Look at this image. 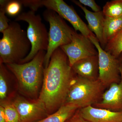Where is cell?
<instances>
[{"label": "cell", "mask_w": 122, "mask_h": 122, "mask_svg": "<svg viewBox=\"0 0 122 122\" xmlns=\"http://www.w3.org/2000/svg\"><path fill=\"white\" fill-rule=\"evenodd\" d=\"M68 57L61 48L53 53L48 67L44 69L43 84L39 99L48 113L58 110L65 100L71 82L76 75Z\"/></svg>", "instance_id": "cell-1"}, {"label": "cell", "mask_w": 122, "mask_h": 122, "mask_svg": "<svg viewBox=\"0 0 122 122\" xmlns=\"http://www.w3.org/2000/svg\"><path fill=\"white\" fill-rule=\"evenodd\" d=\"M2 34L0 40V63H20L31 51L27 32L15 21L10 22Z\"/></svg>", "instance_id": "cell-2"}, {"label": "cell", "mask_w": 122, "mask_h": 122, "mask_svg": "<svg viewBox=\"0 0 122 122\" xmlns=\"http://www.w3.org/2000/svg\"><path fill=\"white\" fill-rule=\"evenodd\" d=\"M46 53L44 51H39L31 61L26 63L5 64L17 80L20 88L30 96L37 93L43 79Z\"/></svg>", "instance_id": "cell-3"}, {"label": "cell", "mask_w": 122, "mask_h": 122, "mask_svg": "<svg viewBox=\"0 0 122 122\" xmlns=\"http://www.w3.org/2000/svg\"><path fill=\"white\" fill-rule=\"evenodd\" d=\"M106 88L98 79L92 81L76 75L63 104L73 105L78 109L93 106L99 102Z\"/></svg>", "instance_id": "cell-4"}, {"label": "cell", "mask_w": 122, "mask_h": 122, "mask_svg": "<svg viewBox=\"0 0 122 122\" xmlns=\"http://www.w3.org/2000/svg\"><path fill=\"white\" fill-rule=\"evenodd\" d=\"M44 19L49 22V44L44 61L45 69L48 67L53 53L57 48L70 43L76 31L66 23L56 12L47 9L43 13Z\"/></svg>", "instance_id": "cell-5"}, {"label": "cell", "mask_w": 122, "mask_h": 122, "mask_svg": "<svg viewBox=\"0 0 122 122\" xmlns=\"http://www.w3.org/2000/svg\"><path fill=\"white\" fill-rule=\"evenodd\" d=\"M25 21L28 24L27 36L31 45L29 54L20 63L28 62L32 60L41 51H46L49 44V32L42 21L41 17L35 12L29 11L20 14L15 21Z\"/></svg>", "instance_id": "cell-6"}, {"label": "cell", "mask_w": 122, "mask_h": 122, "mask_svg": "<svg viewBox=\"0 0 122 122\" xmlns=\"http://www.w3.org/2000/svg\"><path fill=\"white\" fill-rule=\"evenodd\" d=\"M89 38L98 52V80L106 88L112 83L119 82L121 80V63L119 58L105 51L100 46L94 34H92Z\"/></svg>", "instance_id": "cell-7"}, {"label": "cell", "mask_w": 122, "mask_h": 122, "mask_svg": "<svg viewBox=\"0 0 122 122\" xmlns=\"http://www.w3.org/2000/svg\"><path fill=\"white\" fill-rule=\"evenodd\" d=\"M39 8L45 6L48 9L56 12L63 19L72 25L75 31H79L82 35L89 37L94 34L77 14L73 8L62 0H37Z\"/></svg>", "instance_id": "cell-8"}, {"label": "cell", "mask_w": 122, "mask_h": 122, "mask_svg": "<svg viewBox=\"0 0 122 122\" xmlns=\"http://www.w3.org/2000/svg\"><path fill=\"white\" fill-rule=\"evenodd\" d=\"M60 48L68 57L71 67L79 60L98 54L96 47L89 37L77 32L70 43Z\"/></svg>", "instance_id": "cell-9"}, {"label": "cell", "mask_w": 122, "mask_h": 122, "mask_svg": "<svg viewBox=\"0 0 122 122\" xmlns=\"http://www.w3.org/2000/svg\"><path fill=\"white\" fill-rule=\"evenodd\" d=\"M12 102L19 114L20 122H36L49 115L44 103L39 99L30 101L17 96Z\"/></svg>", "instance_id": "cell-10"}, {"label": "cell", "mask_w": 122, "mask_h": 122, "mask_svg": "<svg viewBox=\"0 0 122 122\" xmlns=\"http://www.w3.org/2000/svg\"><path fill=\"white\" fill-rule=\"evenodd\" d=\"M121 80L111 84L105 90L99 102L92 106L111 111L122 112V66L120 67Z\"/></svg>", "instance_id": "cell-11"}, {"label": "cell", "mask_w": 122, "mask_h": 122, "mask_svg": "<svg viewBox=\"0 0 122 122\" xmlns=\"http://www.w3.org/2000/svg\"><path fill=\"white\" fill-rule=\"evenodd\" d=\"M79 110L83 117L90 122H122V112H116L91 106Z\"/></svg>", "instance_id": "cell-12"}, {"label": "cell", "mask_w": 122, "mask_h": 122, "mask_svg": "<svg viewBox=\"0 0 122 122\" xmlns=\"http://www.w3.org/2000/svg\"><path fill=\"white\" fill-rule=\"evenodd\" d=\"M72 68L77 76L92 81L98 80L99 75L98 54L78 61Z\"/></svg>", "instance_id": "cell-13"}, {"label": "cell", "mask_w": 122, "mask_h": 122, "mask_svg": "<svg viewBox=\"0 0 122 122\" xmlns=\"http://www.w3.org/2000/svg\"><path fill=\"white\" fill-rule=\"evenodd\" d=\"M72 1L80 7L84 12L85 17L88 22V28L91 32L94 33L100 46L103 49H104L103 29L105 16L102 11L97 12H93L88 10L79 1L73 0Z\"/></svg>", "instance_id": "cell-14"}, {"label": "cell", "mask_w": 122, "mask_h": 122, "mask_svg": "<svg viewBox=\"0 0 122 122\" xmlns=\"http://www.w3.org/2000/svg\"><path fill=\"white\" fill-rule=\"evenodd\" d=\"M122 29V17L116 18L105 17L103 29L104 48L107 43Z\"/></svg>", "instance_id": "cell-15"}, {"label": "cell", "mask_w": 122, "mask_h": 122, "mask_svg": "<svg viewBox=\"0 0 122 122\" xmlns=\"http://www.w3.org/2000/svg\"><path fill=\"white\" fill-rule=\"evenodd\" d=\"M78 109L73 105L63 104L54 113L36 122H65Z\"/></svg>", "instance_id": "cell-16"}, {"label": "cell", "mask_w": 122, "mask_h": 122, "mask_svg": "<svg viewBox=\"0 0 122 122\" xmlns=\"http://www.w3.org/2000/svg\"><path fill=\"white\" fill-rule=\"evenodd\" d=\"M103 49L118 58L122 53V29L107 43Z\"/></svg>", "instance_id": "cell-17"}, {"label": "cell", "mask_w": 122, "mask_h": 122, "mask_svg": "<svg viewBox=\"0 0 122 122\" xmlns=\"http://www.w3.org/2000/svg\"><path fill=\"white\" fill-rule=\"evenodd\" d=\"M105 17L116 18L122 17V0H113L107 2L103 8Z\"/></svg>", "instance_id": "cell-18"}, {"label": "cell", "mask_w": 122, "mask_h": 122, "mask_svg": "<svg viewBox=\"0 0 122 122\" xmlns=\"http://www.w3.org/2000/svg\"><path fill=\"white\" fill-rule=\"evenodd\" d=\"M4 63H0V102L7 101L8 92V81L10 72Z\"/></svg>", "instance_id": "cell-19"}, {"label": "cell", "mask_w": 122, "mask_h": 122, "mask_svg": "<svg viewBox=\"0 0 122 122\" xmlns=\"http://www.w3.org/2000/svg\"><path fill=\"white\" fill-rule=\"evenodd\" d=\"M4 109L7 122H20V115L12 102L5 101L0 102Z\"/></svg>", "instance_id": "cell-20"}, {"label": "cell", "mask_w": 122, "mask_h": 122, "mask_svg": "<svg viewBox=\"0 0 122 122\" xmlns=\"http://www.w3.org/2000/svg\"><path fill=\"white\" fill-rule=\"evenodd\" d=\"M22 5L20 0H9L5 8V13L11 16H18L21 10Z\"/></svg>", "instance_id": "cell-21"}, {"label": "cell", "mask_w": 122, "mask_h": 122, "mask_svg": "<svg viewBox=\"0 0 122 122\" xmlns=\"http://www.w3.org/2000/svg\"><path fill=\"white\" fill-rule=\"evenodd\" d=\"M5 14V9L0 8V32L2 33L9 26V20Z\"/></svg>", "instance_id": "cell-22"}, {"label": "cell", "mask_w": 122, "mask_h": 122, "mask_svg": "<svg viewBox=\"0 0 122 122\" xmlns=\"http://www.w3.org/2000/svg\"><path fill=\"white\" fill-rule=\"evenodd\" d=\"M78 1L82 5L89 7L94 12H97L102 11L101 8L94 0H79Z\"/></svg>", "instance_id": "cell-23"}, {"label": "cell", "mask_w": 122, "mask_h": 122, "mask_svg": "<svg viewBox=\"0 0 122 122\" xmlns=\"http://www.w3.org/2000/svg\"><path fill=\"white\" fill-rule=\"evenodd\" d=\"M65 122H90L85 119L81 114L79 109H77Z\"/></svg>", "instance_id": "cell-24"}, {"label": "cell", "mask_w": 122, "mask_h": 122, "mask_svg": "<svg viewBox=\"0 0 122 122\" xmlns=\"http://www.w3.org/2000/svg\"><path fill=\"white\" fill-rule=\"evenodd\" d=\"M0 122H7L4 109L1 105H0Z\"/></svg>", "instance_id": "cell-25"}, {"label": "cell", "mask_w": 122, "mask_h": 122, "mask_svg": "<svg viewBox=\"0 0 122 122\" xmlns=\"http://www.w3.org/2000/svg\"><path fill=\"white\" fill-rule=\"evenodd\" d=\"M118 58L119 59V61H120V63H121V65H122V53L120 55L119 57Z\"/></svg>", "instance_id": "cell-26"}, {"label": "cell", "mask_w": 122, "mask_h": 122, "mask_svg": "<svg viewBox=\"0 0 122 122\" xmlns=\"http://www.w3.org/2000/svg\"></svg>", "instance_id": "cell-27"}]
</instances>
